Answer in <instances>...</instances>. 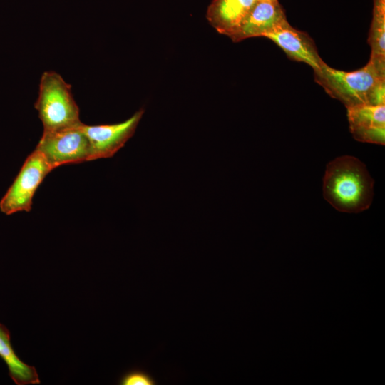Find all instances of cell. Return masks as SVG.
<instances>
[{"label": "cell", "instance_id": "8fae6325", "mask_svg": "<svg viewBox=\"0 0 385 385\" xmlns=\"http://www.w3.org/2000/svg\"><path fill=\"white\" fill-rule=\"evenodd\" d=\"M0 357L9 369V374L17 385L39 384L40 380L34 366L23 362L16 354L10 341V332L0 324Z\"/></svg>", "mask_w": 385, "mask_h": 385}, {"label": "cell", "instance_id": "30bf717a", "mask_svg": "<svg viewBox=\"0 0 385 385\" xmlns=\"http://www.w3.org/2000/svg\"><path fill=\"white\" fill-rule=\"evenodd\" d=\"M258 0H214L207 19L220 34L228 37L240 26Z\"/></svg>", "mask_w": 385, "mask_h": 385}, {"label": "cell", "instance_id": "5b68a950", "mask_svg": "<svg viewBox=\"0 0 385 385\" xmlns=\"http://www.w3.org/2000/svg\"><path fill=\"white\" fill-rule=\"evenodd\" d=\"M78 126L51 132H43L35 150L40 152L53 168L62 165L89 161L90 144Z\"/></svg>", "mask_w": 385, "mask_h": 385}, {"label": "cell", "instance_id": "277c9868", "mask_svg": "<svg viewBox=\"0 0 385 385\" xmlns=\"http://www.w3.org/2000/svg\"><path fill=\"white\" fill-rule=\"evenodd\" d=\"M53 168L44 156L34 150L24 161L19 173L0 201V210L9 215L29 212L34 195L45 177Z\"/></svg>", "mask_w": 385, "mask_h": 385}, {"label": "cell", "instance_id": "3957f363", "mask_svg": "<svg viewBox=\"0 0 385 385\" xmlns=\"http://www.w3.org/2000/svg\"><path fill=\"white\" fill-rule=\"evenodd\" d=\"M34 107L38 112L43 132L60 130L83 123L80 120L79 108L73 98L71 86L56 71L43 73Z\"/></svg>", "mask_w": 385, "mask_h": 385}, {"label": "cell", "instance_id": "52a82bcc", "mask_svg": "<svg viewBox=\"0 0 385 385\" xmlns=\"http://www.w3.org/2000/svg\"><path fill=\"white\" fill-rule=\"evenodd\" d=\"M264 37L282 48L292 60L303 62L312 68H320L325 62L320 57L314 40L306 33L292 27L285 21Z\"/></svg>", "mask_w": 385, "mask_h": 385}, {"label": "cell", "instance_id": "4fadbf2b", "mask_svg": "<svg viewBox=\"0 0 385 385\" xmlns=\"http://www.w3.org/2000/svg\"><path fill=\"white\" fill-rule=\"evenodd\" d=\"M121 385H155V380L146 371L132 370L124 374L120 380Z\"/></svg>", "mask_w": 385, "mask_h": 385}, {"label": "cell", "instance_id": "8992f818", "mask_svg": "<svg viewBox=\"0 0 385 385\" xmlns=\"http://www.w3.org/2000/svg\"><path fill=\"white\" fill-rule=\"evenodd\" d=\"M144 111L140 108L128 120L116 124H83L82 129L90 144L89 161L113 157L133 135Z\"/></svg>", "mask_w": 385, "mask_h": 385}, {"label": "cell", "instance_id": "7c38bea8", "mask_svg": "<svg viewBox=\"0 0 385 385\" xmlns=\"http://www.w3.org/2000/svg\"><path fill=\"white\" fill-rule=\"evenodd\" d=\"M373 1V16L368 38L371 48L369 61L385 71V0Z\"/></svg>", "mask_w": 385, "mask_h": 385}, {"label": "cell", "instance_id": "6da1fadb", "mask_svg": "<svg viewBox=\"0 0 385 385\" xmlns=\"http://www.w3.org/2000/svg\"><path fill=\"white\" fill-rule=\"evenodd\" d=\"M374 185V180L360 160L343 155L327 164L323 178V195L337 210L359 213L371 205Z\"/></svg>", "mask_w": 385, "mask_h": 385}, {"label": "cell", "instance_id": "7a4b0ae2", "mask_svg": "<svg viewBox=\"0 0 385 385\" xmlns=\"http://www.w3.org/2000/svg\"><path fill=\"white\" fill-rule=\"evenodd\" d=\"M314 78L346 108L385 104V71L369 60L364 67L352 71L336 69L325 63L314 71Z\"/></svg>", "mask_w": 385, "mask_h": 385}, {"label": "cell", "instance_id": "9c48e42d", "mask_svg": "<svg viewBox=\"0 0 385 385\" xmlns=\"http://www.w3.org/2000/svg\"><path fill=\"white\" fill-rule=\"evenodd\" d=\"M346 109L349 129L355 140L385 144V104L362 105Z\"/></svg>", "mask_w": 385, "mask_h": 385}, {"label": "cell", "instance_id": "ba28073f", "mask_svg": "<svg viewBox=\"0 0 385 385\" xmlns=\"http://www.w3.org/2000/svg\"><path fill=\"white\" fill-rule=\"evenodd\" d=\"M287 21L278 0H258L235 31L229 37L239 42L252 37H264Z\"/></svg>", "mask_w": 385, "mask_h": 385}]
</instances>
